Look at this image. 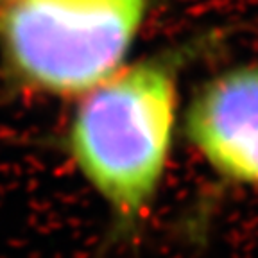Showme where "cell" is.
I'll use <instances>...</instances> for the list:
<instances>
[{
  "label": "cell",
  "mask_w": 258,
  "mask_h": 258,
  "mask_svg": "<svg viewBox=\"0 0 258 258\" xmlns=\"http://www.w3.org/2000/svg\"><path fill=\"white\" fill-rule=\"evenodd\" d=\"M70 125L77 167L108 205L117 237H133L165 174L176 122V70L151 59L85 92Z\"/></svg>",
  "instance_id": "6da1fadb"
},
{
  "label": "cell",
  "mask_w": 258,
  "mask_h": 258,
  "mask_svg": "<svg viewBox=\"0 0 258 258\" xmlns=\"http://www.w3.org/2000/svg\"><path fill=\"white\" fill-rule=\"evenodd\" d=\"M149 0H13L0 38L25 83L59 95L85 93L122 69Z\"/></svg>",
  "instance_id": "7a4b0ae2"
},
{
  "label": "cell",
  "mask_w": 258,
  "mask_h": 258,
  "mask_svg": "<svg viewBox=\"0 0 258 258\" xmlns=\"http://www.w3.org/2000/svg\"><path fill=\"white\" fill-rule=\"evenodd\" d=\"M186 138L222 179L258 192V64L201 86L186 109Z\"/></svg>",
  "instance_id": "3957f363"
},
{
  "label": "cell",
  "mask_w": 258,
  "mask_h": 258,
  "mask_svg": "<svg viewBox=\"0 0 258 258\" xmlns=\"http://www.w3.org/2000/svg\"><path fill=\"white\" fill-rule=\"evenodd\" d=\"M11 2H13V0H0V4H2V6H8V4H11Z\"/></svg>",
  "instance_id": "277c9868"
}]
</instances>
